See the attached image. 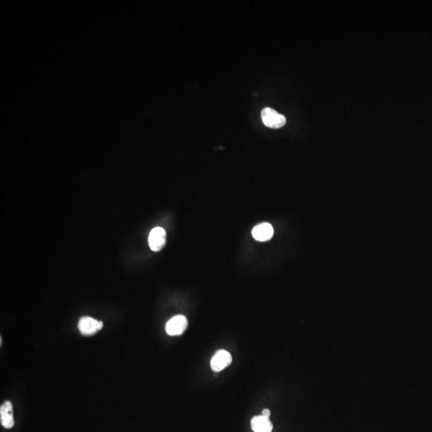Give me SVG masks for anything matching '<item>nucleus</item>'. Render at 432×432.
I'll return each instance as SVG.
<instances>
[{
    "instance_id": "obj_1",
    "label": "nucleus",
    "mask_w": 432,
    "mask_h": 432,
    "mask_svg": "<svg viewBox=\"0 0 432 432\" xmlns=\"http://www.w3.org/2000/svg\"><path fill=\"white\" fill-rule=\"evenodd\" d=\"M262 121L266 127L278 129L285 125L287 119L283 114L270 108H266L261 112Z\"/></svg>"
},
{
    "instance_id": "obj_2",
    "label": "nucleus",
    "mask_w": 432,
    "mask_h": 432,
    "mask_svg": "<svg viewBox=\"0 0 432 432\" xmlns=\"http://www.w3.org/2000/svg\"><path fill=\"white\" fill-rule=\"evenodd\" d=\"M103 322L102 321H98L95 318L88 317V316H84L82 317L79 321V331L83 336H92L94 334L97 333L98 331L103 328Z\"/></svg>"
},
{
    "instance_id": "obj_3",
    "label": "nucleus",
    "mask_w": 432,
    "mask_h": 432,
    "mask_svg": "<svg viewBox=\"0 0 432 432\" xmlns=\"http://www.w3.org/2000/svg\"><path fill=\"white\" fill-rule=\"evenodd\" d=\"M188 325V321L186 317L182 315L174 316L166 324L165 329L169 336H180L184 332Z\"/></svg>"
},
{
    "instance_id": "obj_4",
    "label": "nucleus",
    "mask_w": 432,
    "mask_h": 432,
    "mask_svg": "<svg viewBox=\"0 0 432 432\" xmlns=\"http://www.w3.org/2000/svg\"><path fill=\"white\" fill-rule=\"evenodd\" d=\"M232 362V356L228 351L220 350L214 355L211 360V367L213 371L220 372L226 368Z\"/></svg>"
},
{
    "instance_id": "obj_5",
    "label": "nucleus",
    "mask_w": 432,
    "mask_h": 432,
    "mask_svg": "<svg viewBox=\"0 0 432 432\" xmlns=\"http://www.w3.org/2000/svg\"><path fill=\"white\" fill-rule=\"evenodd\" d=\"M166 230L162 227H155L150 232L148 243L149 246L154 251L160 250L166 244Z\"/></svg>"
},
{
    "instance_id": "obj_6",
    "label": "nucleus",
    "mask_w": 432,
    "mask_h": 432,
    "mask_svg": "<svg viewBox=\"0 0 432 432\" xmlns=\"http://www.w3.org/2000/svg\"><path fill=\"white\" fill-rule=\"evenodd\" d=\"M274 235L273 227L268 223H263L254 227L252 236L257 241L265 242L270 240Z\"/></svg>"
},
{
    "instance_id": "obj_7",
    "label": "nucleus",
    "mask_w": 432,
    "mask_h": 432,
    "mask_svg": "<svg viewBox=\"0 0 432 432\" xmlns=\"http://www.w3.org/2000/svg\"><path fill=\"white\" fill-rule=\"evenodd\" d=\"M0 421L3 428L7 429L13 428L15 421H14L13 408L11 402L6 401L0 407Z\"/></svg>"
},
{
    "instance_id": "obj_8",
    "label": "nucleus",
    "mask_w": 432,
    "mask_h": 432,
    "mask_svg": "<svg viewBox=\"0 0 432 432\" xmlns=\"http://www.w3.org/2000/svg\"><path fill=\"white\" fill-rule=\"evenodd\" d=\"M251 428L254 432H272L273 425L269 418L258 415L251 419Z\"/></svg>"
},
{
    "instance_id": "obj_9",
    "label": "nucleus",
    "mask_w": 432,
    "mask_h": 432,
    "mask_svg": "<svg viewBox=\"0 0 432 432\" xmlns=\"http://www.w3.org/2000/svg\"><path fill=\"white\" fill-rule=\"evenodd\" d=\"M262 415H263V416L267 417V418H269L271 415L270 410H268V409H264V410H263V412H262Z\"/></svg>"
}]
</instances>
